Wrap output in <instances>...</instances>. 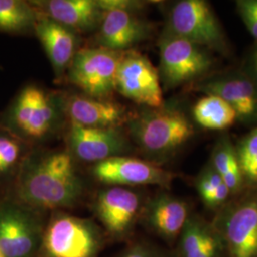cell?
I'll return each instance as SVG.
<instances>
[{
    "instance_id": "13",
    "label": "cell",
    "mask_w": 257,
    "mask_h": 257,
    "mask_svg": "<svg viewBox=\"0 0 257 257\" xmlns=\"http://www.w3.org/2000/svg\"><path fill=\"white\" fill-rule=\"evenodd\" d=\"M94 178L109 186H158L171 189L177 175L147 159L119 156L93 164Z\"/></svg>"
},
{
    "instance_id": "26",
    "label": "cell",
    "mask_w": 257,
    "mask_h": 257,
    "mask_svg": "<svg viewBox=\"0 0 257 257\" xmlns=\"http://www.w3.org/2000/svg\"><path fill=\"white\" fill-rule=\"evenodd\" d=\"M21 146L16 138L0 134V175L10 171L19 160Z\"/></svg>"
},
{
    "instance_id": "9",
    "label": "cell",
    "mask_w": 257,
    "mask_h": 257,
    "mask_svg": "<svg viewBox=\"0 0 257 257\" xmlns=\"http://www.w3.org/2000/svg\"><path fill=\"white\" fill-rule=\"evenodd\" d=\"M37 211L21 203L0 205V249L5 257H37L45 229Z\"/></svg>"
},
{
    "instance_id": "28",
    "label": "cell",
    "mask_w": 257,
    "mask_h": 257,
    "mask_svg": "<svg viewBox=\"0 0 257 257\" xmlns=\"http://www.w3.org/2000/svg\"><path fill=\"white\" fill-rule=\"evenodd\" d=\"M236 10L248 33L257 42V0H237Z\"/></svg>"
},
{
    "instance_id": "7",
    "label": "cell",
    "mask_w": 257,
    "mask_h": 257,
    "mask_svg": "<svg viewBox=\"0 0 257 257\" xmlns=\"http://www.w3.org/2000/svg\"><path fill=\"white\" fill-rule=\"evenodd\" d=\"M62 102L36 85H29L19 92L10 110L11 127L21 137L43 139L57 128Z\"/></svg>"
},
{
    "instance_id": "27",
    "label": "cell",
    "mask_w": 257,
    "mask_h": 257,
    "mask_svg": "<svg viewBox=\"0 0 257 257\" xmlns=\"http://www.w3.org/2000/svg\"><path fill=\"white\" fill-rule=\"evenodd\" d=\"M119 257H175L174 253L153 243L139 240L130 244Z\"/></svg>"
},
{
    "instance_id": "1",
    "label": "cell",
    "mask_w": 257,
    "mask_h": 257,
    "mask_svg": "<svg viewBox=\"0 0 257 257\" xmlns=\"http://www.w3.org/2000/svg\"><path fill=\"white\" fill-rule=\"evenodd\" d=\"M84 182L69 151L29 157L19 171V203L36 211L74 207L84 194Z\"/></svg>"
},
{
    "instance_id": "16",
    "label": "cell",
    "mask_w": 257,
    "mask_h": 257,
    "mask_svg": "<svg viewBox=\"0 0 257 257\" xmlns=\"http://www.w3.org/2000/svg\"><path fill=\"white\" fill-rule=\"evenodd\" d=\"M103 13L97 36L100 47L125 52L152 35V25L139 18L138 13L125 10H108Z\"/></svg>"
},
{
    "instance_id": "18",
    "label": "cell",
    "mask_w": 257,
    "mask_h": 257,
    "mask_svg": "<svg viewBox=\"0 0 257 257\" xmlns=\"http://www.w3.org/2000/svg\"><path fill=\"white\" fill-rule=\"evenodd\" d=\"M175 257H229L225 242L211 220L192 212L175 243Z\"/></svg>"
},
{
    "instance_id": "4",
    "label": "cell",
    "mask_w": 257,
    "mask_h": 257,
    "mask_svg": "<svg viewBox=\"0 0 257 257\" xmlns=\"http://www.w3.org/2000/svg\"><path fill=\"white\" fill-rule=\"evenodd\" d=\"M163 32L189 40L211 53L230 55L227 35L206 0H180L175 3L169 12Z\"/></svg>"
},
{
    "instance_id": "25",
    "label": "cell",
    "mask_w": 257,
    "mask_h": 257,
    "mask_svg": "<svg viewBox=\"0 0 257 257\" xmlns=\"http://www.w3.org/2000/svg\"><path fill=\"white\" fill-rule=\"evenodd\" d=\"M226 187L227 185L224 183L210 161L203 167L194 178V188L203 205L210 211L216 195Z\"/></svg>"
},
{
    "instance_id": "29",
    "label": "cell",
    "mask_w": 257,
    "mask_h": 257,
    "mask_svg": "<svg viewBox=\"0 0 257 257\" xmlns=\"http://www.w3.org/2000/svg\"><path fill=\"white\" fill-rule=\"evenodd\" d=\"M97 2L103 12L108 10H125L138 13L145 6L144 2L131 0H97Z\"/></svg>"
},
{
    "instance_id": "11",
    "label": "cell",
    "mask_w": 257,
    "mask_h": 257,
    "mask_svg": "<svg viewBox=\"0 0 257 257\" xmlns=\"http://www.w3.org/2000/svg\"><path fill=\"white\" fill-rule=\"evenodd\" d=\"M116 91L124 97L147 108L164 104L158 70L146 55L138 51H125L116 75Z\"/></svg>"
},
{
    "instance_id": "5",
    "label": "cell",
    "mask_w": 257,
    "mask_h": 257,
    "mask_svg": "<svg viewBox=\"0 0 257 257\" xmlns=\"http://www.w3.org/2000/svg\"><path fill=\"white\" fill-rule=\"evenodd\" d=\"M158 47L160 60L157 70L167 90L193 85L212 74L215 68L211 52L181 37L163 32Z\"/></svg>"
},
{
    "instance_id": "31",
    "label": "cell",
    "mask_w": 257,
    "mask_h": 257,
    "mask_svg": "<svg viewBox=\"0 0 257 257\" xmlns=\"http://www.w3.org/2000/svg\"><path fill=\"white\" fill-rule=\"evenodd\" d=\"M0 257H5L4 256V254H3V252L1 251V249H0Z\"/></svg>"
},
{
    "instance_id": "23",
    "label": "cell",
    "mask_w": 257,
    "mask_h": 257,
    "mask_svg": "<svg viewBox=\"0 0 257 257\" xmlns=\"http://www.w3.org/2000/svg\"><path fill=\"white\" fill-rule=\"evenodd\" d=\"M39 11L22 0H0V31L23 33L34 29Z\"/></svg>"
},
{
    "instance_id": "3",
    "label": "cell",
    "mask_w": 257,
    "mask_h": 257,
    "mask_svg": "<svg viewBox=\"0 0 257 257\" xmlns=\"http://www.w3.org/2000/svg\"><path fill=\"white\" fill-rule=\"evenodd\" d=\"M104 242L93 221L56 212L45 226L37 257H98Z\"/></svg>"
},
{
    "instance_id": "30",
    "label": "cell",
    "mask_w": 257,
    "mask_h": 257,
    "mask_svg": "<svg viewBox=\"0 0 257 257\" xmlns=\"http://www.w3.org/2000/svg\"><path fill=\"white\" fill-rule=\"evenodd\" d=\"M241 70L248 75L257 88V42L249 49Z\"/></svg>"
},
{
    "instance_id": "19",
    "label": "cell",
    "mask_w": 257,
    "mask_h": 257,
    "mask_svg": "<svg viewBox=\"0 0 257 257\" xmlns=\"http://www.w3.org/2000/svg\"><path fill=\"white\" fill-rule=\"evenodd\" d=\"M34 30L51 61L55 76L61 77L78 51L77 33L47 18L40 12Z\"/></svg>"
},
{
    "instance_id": "21",
    "label": "cell",
    "mask_w": 257,
    "mask_h": 257,
    "mask_svg": "<svg viewBox=\"0 0 257 257\" xmlns=\"http://www.w3.org/2000/svg\"><path fill=\"white\" fill-rule=\"evenodd\" d=\"M210 163L229 188L232 197L247 189L239 164L235 144L229 135L224 134L217 138L211 151Z\"/></svg>"
},
{
    "instance_id": "20",
    "label": "cell",
    "mask_w": 257,
    "mask_h": 257,
    "mask_svg": "<svg viewBox=\"0 0 257 257\" xmlns=\"http://www.w3.org/2000/svg\"><path fill=\"white\" fill-rule=\"evenodd\" d=\"M33 4L42 15L75 33L99 28L104 14L97 0H48Z\"/></svg>"
},
{
    "instance_id": "8",
    "label": "cell",
    "mask_w": 257,
    "mask_h": 257,
    "mask_svg": "<svg viewBox=\"0 0 257 257\" xmlns=\"http://www.w3.org/2000/svg\"><path fill=\"white\" fill-rule=\"evenodd\" d=\"M123 53L100 46L78 50L68 69L70 82L88 96L107 98L116 91Z\"/></svg>"
},
{
    "instance_id": "15",
    "label": "cell",
    "mask_w": 257,
    "mask_h": 257,
    "mask_svg": "<svg viewBox=\"0 0 257 257\" xmlns=\"http://www.w3.org/2000/svg\"><path fill=\"white\" fill-rule=\"evenodd\" d=\"M192 212L187 201L161 192L145 201L139 222L168 245L175 246Z\"/></svg>"
},
{
    "instance_id": "14",
    "label": "cell",
    "mask_w": 257,
    "mask_h": 257,
    "mask_svg": "<svg viewBox=\"0 0 257 257\" xmlns=\"http://www.w3.org/2000/svg\"><path fill=\"white\" fill-rule=\"evenodd\" d=\"M70 154L85 162L98 163L130 151V142L118 128H88L71 122L68 133Z\"/></svg>"
},
{
    "instance_id": "24",
    "label": "cell",
    "mask_w": 257,
    "mask_h": 257,
    "mask_svg": "<svg viewBox=\"0 0 257 257\" xmlns=\"http://www.w3.org/2000/svg\"><path fill=\"white\" fill-rule=\"evenodd\" d=\"M247 189H257V125L235 144Z\"/></svg>"
},
{
    "instance_id": "2",
    "label": "cell",
    "mask_w": 257,
    "mask_h": 257,
    "mask_svg": "<svg viewBox=\"0 0 257 257\" xmlns=\"http://www.w3.org/2000/svg\"><path fill=\"white\" fill-rule=\"evenodd\" d=\"M128 133L147 160L161 163L176 155L195 136V124L176 103L143 109L130 116Z\"/></svg>"
},
{
    "instance_id": "10",
    "label": "cell",
    "mask_w": 257,
    "mask_h": 257,
    "mask_svg": "<svg viewBox=\"0 0 257 257\" xmlns=\"http://www.w3.org/2000/svg\"><path fill=\"white\" fill-rule=\"evenodd\" d=\"M144 204L142 195L137 191L110 186L97 193L92 211L110 237L123 240L132 235L140 221Z\"/></svg>"
},
{
    "instance_id": "6",
    "label": "cell",
    "mask_w": 257,
    "mask_h": 257,
    "mask_svg": "<svg viewBox=\"0 0 257 257\" xmlns=\"http://www.w3.org/2000/svg\"><path fill=\"white\" fill-rule=\"evenodd\" d=\"M229 257H257V189L230 198L211 219Z\"/></svg>"
},
{
    "instance_id": "17",
    "label": "cell",
    "mask_w": 257,
    "mask_h": 257,
    "mask_svg": "<svg viewBox=\"0 0 257 257\" xmlns=\"http://www.w3.org/2000/svg\"><path fill=\"white\" fill-rule=\"evenodd\" d=\"M71 122L88 128H118L128 122L127 109L107 98L72 95L62 102Z\"/></svg>"
},
{
    "instance_id": "12",
    "label": "cell",
    "mask_w": 257,
    "mask_h": 257,
    "mask_svg": "<svg viewBox=\"0 0 257 257\" xmlns=\"http://www.w3.org/2000/svg\"><path fill=\"white\" fill-rule=\"evenodd\" d=\"M192 89L194 92L220 97L235 111L240 123L256 126V86L241 69L212 73L193 84Z\"/></svg>"
},
{
    "instance_id": "22",
    "label": "cell",
    "mask_w": 257,
    "mask_h": 257,
    "mask_svg": "<svg viewBox=\"0 0 257 257\" xmlns=\"http://www.w3.org/2000/svg\"><path fill=\"white\" fill-rule=\"evenodd\" d=\"M192 119L200 128L225 131L237 122V116L230 105L220 97L204 94L193 105Z\"/></svg>"
}]
</instances>
